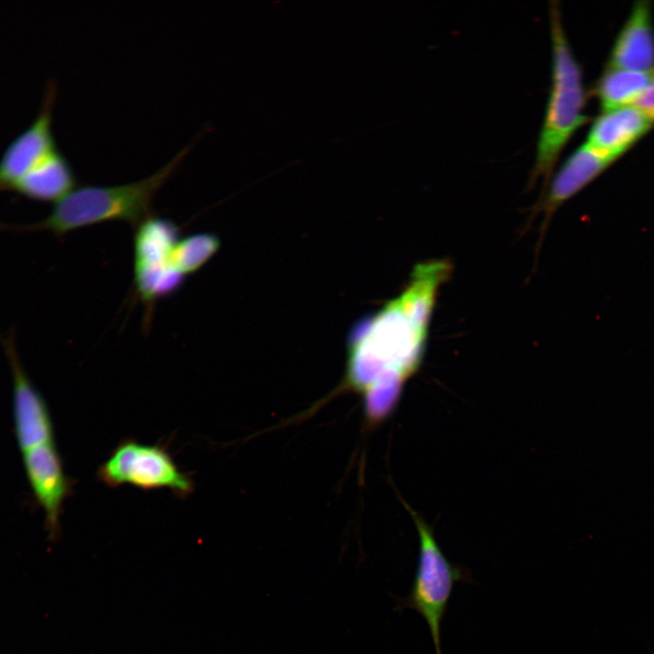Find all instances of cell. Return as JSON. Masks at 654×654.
I'll return each mask as SVG.
<instances>
[{"instance_id":"obj_12","label":"cell","mask_w":654,"mask_h":654,"mask_svg":"<svg viewBox=\"0 0 654 654\" xmlns=\"http://www.w3.org/2000/svg\"><path fill=\"white\" fill-rule=\"evenodd\" d=\"M181 230L172 220L148 216L137 226L134 237V272L157 271L173 265L172 254Z\"/></svg>"},{"instance_id":"obj_5","label":"cell","mask_w":654,"mask_h":654,"mask_svg":"<svg viewBox=\"0 0 654 654\" xmlns=\"http://www.w3.org/2000/svg\"><path fill=\"white\" fill-rule=\"evenodd\" d=\"M96 475L111 488L129 484L143 490L168 489L180 498L194 490L193 479L177 466L165 446L130 438L114 447Z\"/></svg>"},{"instance_id":"obj_15","label":"cell","mask_w":654,"mask_h":654,"mask_svg":"<svg viewBox=\"0 0 654 654\" xmlns=\"http://www.w3.org/2000/svg\"><path fill=\"white\" fill-rule=\"evenodd\" d=\"M220 247L221 241L215 233H192L180 238L173 252L172 263L186 277L202 269Z\"/></svg>"},{"instance_id":"obj_2","label":"cell","mask_w":654,"mask_h":654,"mask_svg":"<svg viewBox=\"0 0 654 654\" xmlns=\"http://www.w3.org/2000/svg\"><path fill=\"white\" fill-rule=\"evenodd\" d=\"M551 84L529 184L547 188L559 157L574 133L590 121L582 70L564 32L559 3L550 5Z\"/></svg>"},{"instance_id":"obj_16","label":"cell","mask_w":654,"mask_h":654,"mask_svg":"<svg viewBox=\"0 0 654 654\" xmlns=\"http://www.w3.org/2000/svg\"><path fill=\"white\" fill-rule=\"evenodd\" d=\"M632 104L654 122V83L639 94Z\"/></svg>"},{"instance_id":"obj_13","label":"cell","mask_w":654,"mask_h":654,"mask_svg":"<svg viewBox=\"0 0 654 654\" xmlns=\"http://www.w3.org/2000/svg\"><path fill=\"white\" fill-rule=\"evenodd\" d=\"M75 175L66 158L54 151L14 183L9 191L38 202H58L75 185Z\"/></svg>"},{"instance_id":"obj_8","label":"cell","mask_w":654,"mask_h":654,"mask_svg":"<svg viewBox=\"0 0 654 654\" xmlns=\"http://www.w3.org/2000/svg\"><path fill=\"white\" fill-rule=\"evenodd\" d=\"M54 94V86L51 84L37 117L4 152L0 159V191H9L39 162L57 150L52 132Z\"/></svg>"},{"instance_id":"obj_11","label":"cell","mask_w":654,"mask_h":654,"mask_svg":"<svg viewBox=\"0 0 654 654\" xmlns=\"http://www.w3.org/2000/svg\"><path fill=\"white\" fill-rule=\"evenodd\" d=\"M654 126V122L632 106L601 114L592 123L586 143L595 150L619 159Z\"/></svg>"},{"instance_id":"obj_7","label":"cell","mask_w":654,"mask_h":654,"mask_svg":"<svg viewBox=\"0 0 654 654\" xmlns=\"http://www.w3.org/2000/svg\"><path fill=\"white\" fill-rule=\"evenodd\" d=\"M13 374L15 433L21 452L54 440L47 405L20 363L13 335L2 339Z\"/></svg>"},{"instance_id":"obj_6","label":"cell","mask_w":654,"mask_h":654,"mask_svg":"<svg viewBox=\"0 0 654 654\" xmlns=\"http://www.w3.org/2000/svg\"><path fill=\"white\" fill-rule=\"evenodd\" d=\"M22 457L31 489L44 510L49 538L54 540L60 534V517L72 481L65 475L54 441L25 451Z\"/></svg>"},{"instance_id":"obj_1","label":"cell","mask_w":654,"mask_h":654,"mask_svg":"<svg viewBox=\"0 0 654 654\" xmlns=\"http://www.w3.org/2000/svg\"><path fill=\"white\" fill-rule=\"evenodd\" d=\"M428 330L391 300L378 313L356 323L349 337L345 385L362 393L387 373L408 379L423 357Z\"/></svg>"},{"instance_id":"obj_9","label":"cell","mask_w":654,"mask_h":654,"mask_svg":"<svg viewBox=\"0 0 654 654\" xmlns=\"http://www.w3.org/2000/svg\"><path fill=\"white\" fill-rule=\"evenodd\" d=\"M617 159L587 143L580 144L551 177L534 213H543L542 232L557 209L603 173Z\"/></svg>"},{"instance_id":"obj_14","label":"cell","mask_w":654,"mask_h":654,"mask_svg":"<svg viewBox=\"0 0 654 654\" xmlns=\"http://www.w3.org/2000/svg\"><path fill=\"white\" fill-rule=\"evenodd\" d=\"M654 83V68L649 71H629L607 68L593 87V94L602 112L630 104Z\"/></svg>"},{"instance_id":"obj_4","label":"cell","mask_w":654,"mask_h":654,"mask_svg":"<svg viewBox=\"0 0 654 654\" xmlns=\"http://www.w3.org/2000/svg\"><path fill=\"white\" fill-rule=\"evenodd\" d=\"M419 534L420 549L412 586L405 598L399 599L398 609H411L427 623L436 654H442L441 627L453 588L459 582H471L468 569L451 562L439 547L432 530L423 519L405 504Z\"/></svg>"},{"instance_id":"obj_10","label":"cell","mask_w":654,"mask_h":654,"mask_svg":"<svg viewBox=\"0 0 654 654\" xmlns=\"http://www.w3.org/2000/svg\"><path fill=\"white\" fill-rule=\"evenodd\" d=\"M607 68L649 71L654 68V26L649 1H637L611 48Z\"/></svg>"},{"instance_id":"obj_3","label":"cell","mask_w":654,"mask_h":654,"mask_svg":"<svg viewBox=\"0 0 654 654\" xmlns=\"http://www.w3.org/2000/svg\"><path fill=\"white\" fill-rule=\"evenodd\" d=\"M190 148L191 144L185 146L168 164L140 181L113 186L78 187L58 201L45 219L20 229L46 231L62 237L104 222L122 221L137 226L150 216L154 195L173 175Z\"/></svg>"}]
</instances>
